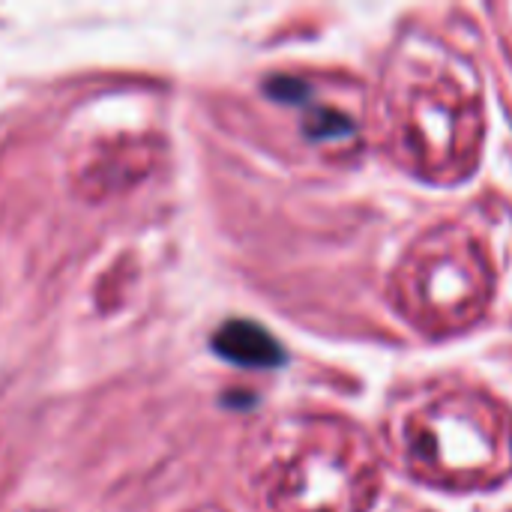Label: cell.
Returning <instances> with one entry per match:
<instances>
[{
    "label": "cell",
    "mask_w": 512,
    "mask_h": 512,
    "mask_svg": "<svg viewBox=\"0 0 512 512\" xmlns=\"http://www.w3.org/2000/svg\"><path fill=\"white\" fill-rule=\"evenodd\" d=\"M246 477L264 512H369L381 459L339 414H285L252 435Z\"/></svg>",
    "instance_id": "2"
},
{
    "label": "cell",
    "mask_w": 512,
    "mask_h": 512,
    "mask_svg": "<svg viewBox=\"0 0 512 512\" xmlns=\"http://www.w3.org/2000/svg\"><path fill=\"white\" fill-rule=\"evenodd\" d=\"M213 348L237 363V366H246V369H273L282 363V348L279 342L258 324L252 321H231L225 324L216 339H213Z\"/></svg>",
    "instance_id": "5"
},
{
    "label": "cell",
    "mask_w": 512,
    "mask_h": 512,
    "mask_svg": "<svg viewBox=\"0 0 512 512\" xmlns=\"http://www.w3.org/2000/svg\"><path fill=\"white\" fill-rule=\"evenodd\" d=\"M384 147L426 183H462L486 141V102L474 66L432 36L402 39L381 87Z\"/></svg>",
    "instance_id": "1"
},
{
    "label": "cell",
    "mask_w": 512,
    "mask_h": 512,
    "mask_svg": "<svg viewBox=\"0 0 512 512\" xmlns=\"http://www.w3.org/2000/svg\"><path fill=\"white\" fill-rule=\"evenodd\" d=\"M399 465L444 492H486L512 477V411L468 384H423L387 408Z\"/></svg>",
    "instance_id": "3"
},
{
    "label": "cell",
    "mask_w": 512,
    "mask_h": 512,
    "mask_svg": "<svg viewBox=\"0 0 512 512\" xmlns=\"http://www.w3.org/2000/svg\"><path fill=\"white\" fill-rule=\"evenodd\" d=\"M495 297V267L486 243L459 222L420 234L390 276L396 312L423 336L447 339L471 330Z\"/></svg>",
    "instance_id": "4"
}]
</instances>
